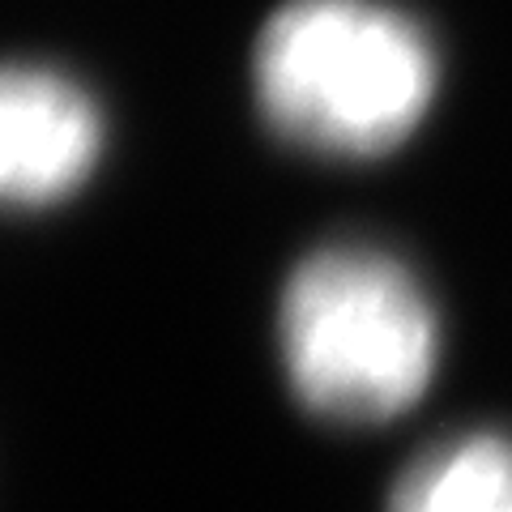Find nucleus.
I'll return each mask as SVG.
<instances>
[{
	"instance_id": "obj_1",
	"label": "nucleus",
	"mask_w": 512,
	"mask_h": 512,
	"mask_svg": "<svg viewBox=\"0 0 512 512\" xmlns=\"http://www.w3.org/2000/svg\"><path fill=\"white\" fill-rule=\"evenodd\" d=\"M256 99L282 137L372 158L414 133L436 94L423 30L376 0H291L256 43Z\"/></svg>"
},
{
	"instance_id": "obj_2",
	"label": "nucleus",
	"mask_w": 512,
	"mask_h": 512,
	"mask_svg": "<svg viewBox=\"0 0 512 512\" xmlns=\"http://www.w3.org/2000/svg\"><path fill=\"white\" fill-rule=\"evenodd\" d=\"M282 363L299 402L333 423H384L427 393L440 359L436 312L393 256L325 248L282 291Z\"/></svg>"
},
{
	"instance_id": "obj_3",
	"label": "nucleus",
	"mask_w": 512,
	"mask_h": 512,
	"mask_svg": "<svg viewBox=\"0 0 512 512\" xmlns=\"http://www.w3.org/2000/svg\"><path fill=\"white\" fill-rule=\"evenodd\" d=\"M103 150L90 94L52 69L0 64V201L52 205L86 180Z\"/></svg>"
},
{
	"instance_id": "obj_4",
	"label": "nucleus",
	"mask_w": 512,
	"mask_h": 512,
	"mask_svg": "<svg viewBox=\"0 0 512 512\" xmlns=\"http://www.w3.org/2000/svg\"><path fill=\"white\" fill-rule=\"evenodd\" d=\"M389 512H512V440L474 431L419 457Z\"/></svg>"
}]
</instances>
